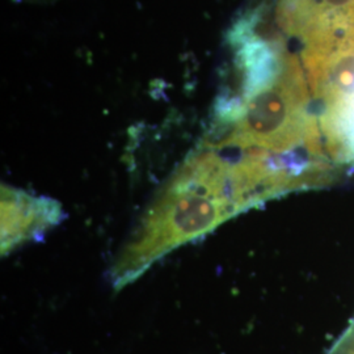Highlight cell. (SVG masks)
I'll list each match as a JSON object with an SVG mask.
<instances>
[{
    "mask_svg": "<svg viewBox=\"0 0 354 354\" xmlns=\"http://www.w3.org/2000/svg\"><path fill=\"white\" fill-rule=\"evenodd\" d=\"M326 354H354V317Z\"/></svg>",
    "mask_w": 354,
    "mask_h": 354,
    "instance_id": "cell-3",
    "label": "cell"
},
{
    "mask_svg": "<svg viewBox=\"0 0 354 354\" xmlns=\"http://www.w3.org/2000/svg\"><path fill=\"white\" fill-rule=\"evenodd\" d=\"M64 218L61 203L24 190L1 187V254L36 241Z\"/></svg>",
    "mask_w": 354,
    "mask_h": 354,
    "instance_id": "cell-2",
    "label": "cell"
},
{
    "mask_svg": "<svg viewBox=\"0 0 354 354\" xmlns=\"http://www.w3.org/2000/svg\"><path fill=\"white\" fill-rule=\"evenodd\" d=\"M239 213L225 159L214 152L190 158L159 190L115 257L114 289L125 288L165 254Z\"/></svg>",
    "mask_w": 354,
    "mask_h": 354,
    "instance_id": "cell-1",
    "label": "cell"
}]
</instances>
